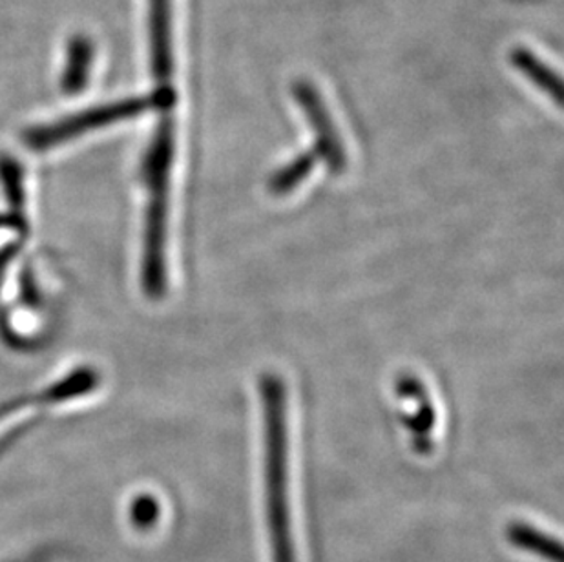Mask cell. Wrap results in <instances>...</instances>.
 I'll return each instance as SVG.
<instances>
[{
  "label": "cell",
  "instance_id": "obj_1",
  "mask_svg": "<svg viewBox=\"0 0 564 562\" xmlns=\"http://www.w3.org/2000/svg\"><path fill=\"white\" fill-rule=\"evenodd\" d=\"M265 435V517L271 562L296 561L289 495V431L285 383L276 372L260 380Z\"/></svg>",
  "mask_w": 564,
  "mask_h": 562
},
{
  "label": "cell",
  "instance_id": "obj_6",
  "mask_svg": "<svg viewBox=\"0 0 564 562\" xmlns=\"http://www.w3.org/2000/svg\"><path fill=\"white\" fill-rule=\"evenodd\" d=\"M149 2L152 75L158 86H171L172 75H174L171 0H149Z\"/></svg>",
  "mask_w": 564,
  "mask_h": 562
},
{
  "label": "cell",
  "instance_id": "obj_3",
  "mask_svg": "<svg viewBox=\"0 0 564 562\" xmlns=\"http://www.w3.org/2000/svg\"><path fill=\"white\" fill-rule=\"evenodd\" d=\"M152 108H158L154 94L147 97H130L123 101L75 114V116L66 117L63 121L54 122V125L33 128L26 133V143L33 150H46L55 144L66 143L69 139L79 138L80 133L108 127V125L130 119V117L141 116Z\"/></svg>",
  "mask_w": 564,
  "mask_h": 562
},
{
  "label": "cell",
  "instance_id": "obj_4",
  "mask_svg": "<svg viewBox=\"0 0 564 562\" xmlns=\"http://www.w3.org/2000/svg\"><path fill=\"white\" fill-rule=\"evenodd\" d=\"M293 94L300 107L304 108L311 128L316 133L313 149L318 152L319 160L325 161V165L333 174H341L347 169V152L324 99L307 80H296Z\"/></svg>",
  "mask_w": 564,
  "mask_h": 562
},
{
  "label": "cell",
  "instance_id": "obj_9",
  "mask_svg": "<svg viewBox=\"0 0 564 562\" xmlns=\"http://www.w3.org/2000/svg\"><path fill=\"white\" fill-rule=\"evenodd\" d=\"M94 50L88 39L77 37L69 43L68 61L63 74V90L66 94H79L88 83Z\"/></svg>",
  "mask_w": 564,
  "mask_h": 562
},
{
  "label": "cell",
  "instance_id": "obj_7",
  "mask_svg": "<svg viewBox=\"0 0 564 562\" xmlns=\"http://www.w3.org/2000/svg\"><path fill=\"white\" fill-rule=\"evenodd\" d=\"M511 64L527 75L528 79L532 80L533 85H538L544 94H549L557 107H563V83L560 75L549 68L538 55L527 48H516L511 52Z\"/></svg>",
  "mask_w": 564,
  "mask_h": 562
},
{
  "label": "cell",
  "instance_id": "obj_8",
  "mask_svg": "<svg viewBox=\"0 0 564 562\" xmlns=\"http://www.w3.org/2000/svg\"><path fill=\"white\" fill-rule=\"evenodd\" d=\"M508 539L513 547L524 552L538 555L550 562H561V544L552 539L549 533L539 530L535 526L527 525V522H511L508 526Z\"/></svg>",
  "mask_w": 564,
  "mask_h": 562
},
{
  "label": "cell",
  "instance_id": "obj_2",
  "mask_svg": "<svg viewBox=\"0 0 564 562\" xmlns=\"http://www.w3.org/2000/svg\"><path fill=\"white\" fill-rule=\"evenodd\" d=\"M176 130L171 114H165L155 128L149 154L144 158V185L149 203L144 216L143 287L152 300H160L166 289V208L174 161Z\"/></svg>",
  "mask_w": 564,
  "mask_h": 562
},
{
  "label": "cell",
  "instance_id": "obj_5",
  "mask_svg": "<svg viewBox=\"0 0 564 562\" xmlns=\"http://www.w3.org/2000/svg\"><path fill=\"white\" fill-rule=\"evenodd\" d=\"M397 395L416 403L415 414L402 419L405 428L410 431L411 447L419 455L432 453V436L433 431H435V422H437V413H435V406L427 397L426 388L422 386L421 380L415 375L402 372L397 378Z\"/></svg>",
  "mask_w": 564,
  "mask_h": 562
},
{
  "label": "cell",
  "instance_id": "obj_10",
  "mask_svg": "<svg viewBox=\"0 0 564 562\" xmlns=\"http://www.w3.org/2000/svg\"><path fill=\"white\" fill-rule=\"evenodd\" d=\"M319 161L318 152L314 149L305 150L302 154L296 155L293 161H289L288 165L278 169L269 180V192L274 196H285L289 192L294 191L307 175L313 172L314 166Z\"/></svg>",
  "mask_w": 564,
  "mask_h": 562
}]
</instances>
